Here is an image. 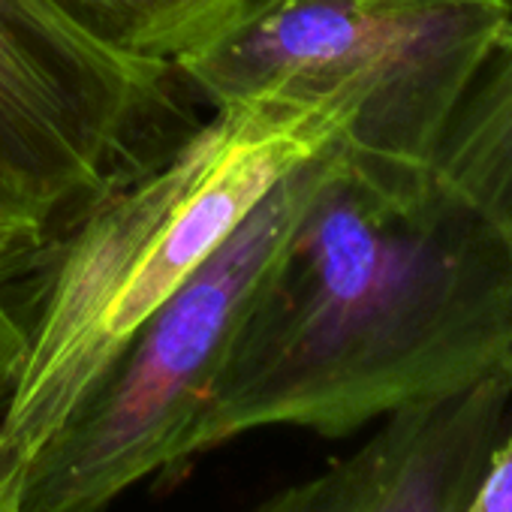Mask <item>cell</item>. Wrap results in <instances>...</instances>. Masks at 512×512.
<instances>
[{
  "mask_svg": "<svg viewBox=\"0 0 512 512\" xmlns=\"http://www.w3.org/2000/svg\"><path fill=\"white\" fill-rule=\"evenodd\" d=\"M512 416V365L449 398L416 404L347 458L250 512H464Z\"/></svg>",
  "mask_w": 512,
  "mask_h": 512,
  "instance_id": "obj_6",
  "label": "cell"
},
{
  "mask_svg": "<svg viewBox=\"0 0 512 512\" xmlns=\"http://www.w3.org/2000/svg\"><path fill=\"white\" fill-rule=\"evenodd\" d=\"M106 46L163 64L175 73L214 43L247 7V0H58Z\"/></svg>",
  "mask_w": 512,
  "mask_h": 512,
  "instance_id": "obj_8",
  "label": "cell"
},
{
  "mask_svg": "<svg viewBox=\"0 0 512 512\" xmlns=\"http://www.w3.org/2000/svg\"><path fill=\"white\" fill-rule=\"evenodd\" d=\"M22 356H25V329L13 311V305L7 302L4 290H0V419H4L7 401L13 395L19 368H22Z\"/></svg>",
  "mask_w": 512,
  "mask_h": 512,
  "instance_id": "obj_10",
  "label": "cell"
},
{
  "mask_svg": "<svg viewBox=\"0 0 512 512\" xmlns=\"http://www.w3.org/2000/svg\"><path fill=\"white\" fill-rule=\"evenodd\" d=\"M512 365V253L434 169L335 142L202 410L187 467L260 428L347 437Z\"/></svg>",
  "mask_w": 512,
  "mask_h": 512,
  "instance_id": "obj_1",
  "label": "cell"
},
{
  "mask_svg": "<svg viewBox=\"0 0 512 512\" xmlns=\"http://www.w3.org/2000/svg\"><path fill=\"white\" fill-rule=\"evenodd\" d=\"M332 148V145H329ZM290 172L130 338L28 461L19 512H103L127 488L187 470V440L326 163Z\"/></svg>",
  "mask_w": 512,
  "mask_h": 512,
  "instance_id": "obj_4",
  "label": "cell"
},
{
  "mask_svg": "<svg viewBox=\"0 0 512 512\" xmlns=\"http://www.w3.org/2000/svg\"><path fill=\"white\" fill-rule=\"evenodd\" d=\"M172 76L58 0H0V193L46 232L154 154Z\"/></svg>",
  "mask_w": 512,
  "mask_h": 512,
  "instance_id": "obj_5",
  "label": "cell"
},
{
  "mask_svg": "<svg viewBox=\"0 0 512 512\" xmlns=\"http://www.w3.org/2000/svg\"><path fill=\"white\" fill-rule=\"evenodd\" d=\"M512 0H247L175 76L208 106L281 91L347 115L344 154L434 169Z\"/></svg>",
  "mask_w": 512,
  "mask_h": 512,
  "instance_id": "obj_3",
  "label": "cell"
},
{
  "mask_svg": "<svg viewBox=\"0 0 512 512\" xmlns=\"http://www.w3.org/2000/svg\"><path fill=\"white\" fill-rule=\"evenodd\" d=\"M347 133L332 103L281 91L211 106V118L52 223L4 269L25 356L0 419L25 467L163 308L275 184ZM0 272V275H4Z\"/></svg>",
  "mask_w": 512,
  "mask_h": 512,
  "instance_id": "obj_2",
  "label": "cell"
},
{
  "mask_svg": "<svg viewBox=\"0 0 512 512\" xmlns=\"http://www.w3.org/2000/svg\"><path fill=\"white\" fill-rule=\"evenodd\" d=\"M464 512H512V416Z\"/></svg>",
  "mask_w": 512,
  "mask_h": 512,
  "instance_id": "obj_9",
  "label": "cell"
},
{
  "mask_svg": "<svg viewBox=\"0 0 512 512\" xmlns=\"http://www.w3.org/2000/svg\"><path fill=\"white\" fill-rule=\"evenodd\" d=\"M22 476H25V464L0 443V512H19Z\"/></svg>",
  "mask_w": 512,
  "mask_h": 512,
  "instance_id": "obj_12",
  "label": "cell"
},
{
  "mask_svg": "<svg viewBox=\"0 0 512 512\" xmlns=\"http://www.w3.org/2000/svg\"><path fill=\"white\" fill-rule=\"evenodd\" d=\"M434 172L500 232L512 253V19L455 109Z\"/></svg>",
  "mask_w": 512,
  "mask_h": 512,
  "instance_id": "obj_7",
  "label": "cell"
},
{
  "mask_svg": "<svg viewBox=\"0 0 512 512\" xmlns=\"http://www.w3.org/2000/svg\"><path fill=\"white\" fill-rule=\"evenodd\" d=\"M43 229L4 193H0V272H4L22 250H28Z\"/></svg>",
  "mask_w": 512,
  "mask_h": 512,
  "instance_id": "obj_11",
  "label": "cell"
}]
</instances>
